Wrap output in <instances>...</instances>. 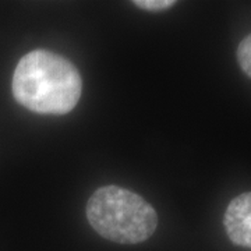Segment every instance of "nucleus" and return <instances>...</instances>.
Wrapping results in <instances>:
<instances>
[{
  "label": "nucleus",
  "instance_id": "obj_4",
  "mask_svg": "<svg viewBox=\"0 0 251 251\" xmlns=\"http://www.w3.org/2000/svg\"><path fill=\"white\" fill-rule=\"evenodd\" d=\"M237 62L243 72L251 78V34L246 36L237 48Z\"/></svg>",
  "mask_w": 251,
  "mask_h": 251
},
{
  "label": "nucleus",
  "instance_id": "obj_2",
  "mask_svg": "<svg viewBox=\"0 0 251 251\" xmlns=\"http://www.w3.org/2000/svg\"><path fill=\"white\" fill-rule=\"evenodd\" d=\"M87 219L102 237L120 244L148 240L158 226V215L141 196L119 186L99 187L88 200Z\"/></svg>",
  "mask_w": 251,
  "mask_h": 251
},
{
  "label": "nucleus",
  "instance_id": "obj_3",
  "mask_svg": "<svg viewBox=\"0 0 251 251\" xmlns=\"http://www.w3.org/2000/svg\"><path fill=\"white\" fill-rule=\"evenodd\" d=\"M224 225L230 242L251 249V193H243L229 202Z\"/></svg>",
  "mask_w": 251,
  "mask_h": 251
},
{
  "label": "nucleus",
  "instance_id": "obj_1",
  "mask_svg": "<svg viewBox=\"0 0 251 251\" xmlns=\"http://www.w3.org/2000/svg\"><path fill=\"white\" fill-rule=\"evenodd\" d=\"M11 88L16 100L31 112L67 115L80 100L82 78L62 54L35 49L17 63Z\"/></svg>",
  "mask_w": 251,
  "mask_h": 251
},
{
  "label": "nucleus",
  "instance_id": "obj_5",
  "mask_svg": "<svg viewBox=\"0 0 251 251\" xmlns=\"http://www.w3.org/2000/svg\"><path fill=\"white\" fill-rule=\"evenodd\" d=\"M133 4L138 9L147 10V11H163L171 9L175 4L173 0H135Z\"/></svg>",
  "mask_w": 251,
  "mask_h": 251
}]
</instances>
